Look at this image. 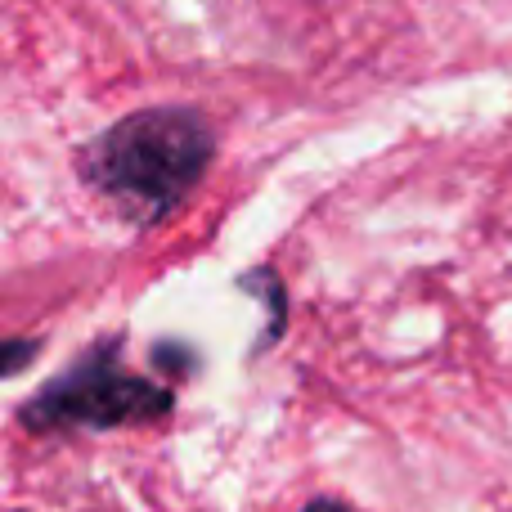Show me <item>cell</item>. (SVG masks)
<instances>
[{
    "label": "cell",
    "mask_w": 512,
    "mask_h": 512,
    "mask_svg": "<svg viewBox=\"0 0 512 512\" xmlns=\"http://www.w3.org/2000/svg\"><path fill=\"white\" fill-rule=\"evenodd\" d=\"M212 158V131L189 108H149L86 149V180L135 221H158L180 203Z\"/></svg>",
    "instance_id": "6da1fadb"
},
{
    "label": "cell",
    "mask_w": 512,
    "mask_h": 512,
    "mask_svg": "<svg viewBox=\"0 0 512 512\" xmlns=\"http://www.w3.org/2000/svg\"><path fill=\"white\" fill-rule=\"evenodd\" d=\"M171 409V391L149 378H135L117 364L113 346L90 351L72 373L41 391L23 409L27 427L36 432H59V427H122L149 423Z\"/></svg>",
    "instance_id": "7a4b0ae2"
},
{
    "label": "cell",
    "mask_w": 512,
    "mask_h": 512,
    "mask_svg": "<svg viewBox=\"0 0 512 512\" xmlns=\"http://www.w3.org/2000/svg\"><path fill=\"white\" fill-rule=\"evenodd\" d=\"M32 355H36L32 342H0V378H5V373H14V369H23Z\"/></svg>",
    "instance_id": "3957f363"
},
{
    "label": "cell",
    "mask_w": 512,
    "mask_h": 512,
    "mask_svg": "<svg viewBox=\"0 0 512 512\" xmlns=\"http://www.w3.org/2000/svg\"><path fill=\"white\" fill-rule=\"evenodd\" d=\"M301 512H346V508L333 504V499H319V504H310V508H301Z\"/></svg>",
    "instance_id": "277c9868"
}]
</instances>
